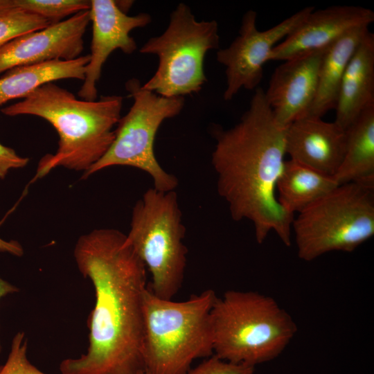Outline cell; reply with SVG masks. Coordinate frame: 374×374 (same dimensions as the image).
Wrapping results in <instances>:
<instances>
[{
  "label": "cell",
  "instance_id": "29",
  "mask_svg": "<svg viewBox=\"0 0 374 374\" xmlns=\"http://www.w3.org/2000/svg\"><path fill=\"white\" fill-rule=\"evenodd\" d=\"M136 374H149V373L145 370H141L137 372Z\"/></svg>",
  "mask_w": 374,
  "mask_h": 374
},
{
  "label": "cell",
  "instance_id": "27",
  "mask_svg": "<svg viewBox=\"0 0 374 374\" xmlns=\"http://www.w3.org/2000/svg\"><path fill=\"white\" fill-rule=\"evenodd\" d=\"M19 288L0 276V301L5 296L17 293ZM1 352V344L0 340V354Z\"/></svg>",
  "mask_w": 374,
  "mask_h": 374
},
{
  "label": "cell",
  "instance_id": "12",
  "mask_svg": "<svg viewBox=\"0 0 374 374\" xmlns=\"http://www.w3.org/2000/svg\"><path fill=\"white\" fill-rule=\"evenodd\" d=\"M89 23V10L82 11L12 39L0 48V74L18 66L81 56L83 37Z\"/></svg>",
  "mask_w": 374,
  "mask_h": 374
},
{
  "label": "cell",
  "instance_id": "25",
  "mask_svg": "<svg viewBox=\"0 0 374 374\" xmlns=\"http://www.w3.org/2000/svg\"><path fill=\"white\" fill-rule=\"evenodd\" d=\"M28 157L19 155L13 149L0 143V179H4L11 170L24 168Z\"/></svg>",
  "mask_w": 374,
  "mask_h": 374
},
{
  "label": "cell",
  "instance_id": "26",
  "mask_svg": "<svg viewBox=\"0 0 374 374\" xmlns=\"http://www.w3.org/2000/svg\"><path fill=\"white\" fill-rule=\"evenodd\" d=\"M0 253H6L17 257L24 255V251L21 244L17 240H6L0 238Z\"/></svg>",
  "mask_w": 374,
  "mask_h": 374
},
{
  "label": "cell",
  "instance_id": "9",
  "mask_svg": "<svg viewBox=\"0 0 374 374\" xmlns=\"http://www.w3.org/2000/svg\"><path fill=\"white\" fill-rule=\"evenodd\" d=\"M125 88L134 100L133 105L119 119L114 130V139L107 152L82 173V179L109 167L130 166L148 173L154 189L162 192L175 190L178 179L161 166L154 154V143L161 123L181 112L185 99L165 97L146 90L136 78L127 80Z\"/></svg>",
  "mask_w": 374,
  "mask_h": 374
},
{
  "label": "cell",
  "instance_id": "10",
  "mask_svg": "<svg viewBox=\"0 0 374 374\" xmlns=\"http://www.w3.org/2000/svg\"><path fill=\"white\" fill-rule=\"evenodd\" d=\"M314 10L312 6L303 8L265 30L258 29L256 11L249 10L243 15L238 35L228 47L217 52V62L225 66V100H231L242 88H258L273 48Z\"/></svg>",
  "mask_w": 374,
  "mask_h": 374
},
{
  "label": "cell",
  "instance_id": "30",
  "mask_svg": "<svg viewBox=\"0 0 374 374\" xmlns=\"http://www.w3.org/2000/svg\"><path fill=\"white\" fill-rule=\"evenodd\" d=\"M1 366H0V369H1Z\"/></svg>",
  "mask_w": 374,
  "mask_h": 374
},
{
  "label": "cell",
  "instance_id": "1",
  "mask_svg": "<svg viewBox=\"0 0 374 374\" xmlns=\"http://www.w3.org/2000/svg\"><path fill=\"white\" fill-rule=\"evenodd\" d=\"M114 229L82 235L73 256L92 283L95 304L88 319L86 353L63 359L61 374H136L144 370L141 345L146 267Z\"/></svg>",
  "mask_w": 374,
  "mask_h": 374
},
{
  "label": "cell",
  "instance_id": "28",
  "mask_svg": "<svg viewBox=\"0 0 374 374\" xmlns=\"http://www.w3.org/2000/svg\"><path fill=\"white\" fill-rule=\"evenodd\" d=\"M16 7L15 0H0V17L10 12Z\"/></svg>",
  "mask_w": 374,
  "mask_h": 374
},
{
  "label": "cell",
  "instance_id": "24",
  "mask_svg": "<svg viewBox=\"0 0 374 374\" xmlns=\"http://www.w3.org/2000/svg\"><path fill=\"white\" fill-rule=\"evenodd\" d=\"M255 367L229 362L213 355L186 374H254Z\"/></svg>",
  "mask_w": 374,
  "mask_h": 374
},
{
  "label": "cell",
  "instance_id": "8",
  "mask_svg": "<svg viewBox=\"0 0 374 374\" xmlns=\"http://www.w3.org/2000/svg\"><path fill=\"white\" fill-rule=\"evenodd\" d=\"M219 45L217 21H198L188 6L179 3L170 14L166 30L150 38L139 50L159 59L157 71L142 87L165 97L199 92L207 81L205 55Z\"/></svg>",
  "mask_w": 374,
  "mask_h": 374
},
{
  "label": "cell",
  "instance_id": "11",
  "mask_svg": "<svg viewBox=\"0 0 374 374\" xmlns=\"http://www.w3.org/2000/svg\"><path fill=\"white\" fill-rule=\"evenodd\" d=\"M89 12L92 24L91 52L78 95L82 100L93 101L97 100V82L110 54L116 49L126 54L134 53L137 45L130 32L148 25L152 18L148 13L129 16L114 0H91Z\"/></svg>",
  "mask_w": 374,
  "mask_h": 374
},
{
  "label": "cell",
  "instance_id": "2",
  "mask_svg": "<svg viewBox=\"0 0 374 374\" xmlns=\"http://www.w3.org/2000/svg\"><path fill=\"white\" fill-rule=\"evenodd\" d=\"M264 91L255 89L248 109L233 127L214 126L211 162L217 193L227 202L233 220L251 221L258 244L273 231L290 247L294 217L276 195L286 154L287 127L275 119Z\"/></svg>",
  "mask_w": 374,
  "mask_h": 374
},
{
  "label": "cell",
  "instance_id": "15",
  "mask_svg": "<svg viewBox=\"0 0 374 374\" xmlns=\"http://www.w3.org/2000/svg\"><path fill=\"white\" fill-rule=\"evenodd\" d=\"M346 130L335 122L306 116L287 126L285 154L290 159L334 177L345 153Z\"/></svg>",
  "mask_w": 374,
  "mask_h": 374
},
{
  "label": "cell",
  "instance_id": "21",
  "mask_svg": "<svg viewBox=\"0 0 374 374\" xmlns=\"http://www.w3.org/2000/svg\"><path fill=\"white\" fill-rule=\"evenodd\" d=\"M17 8L37 15L51 24L63 21L68 16L89 10L88 0H15Z\"/></svg>",
  "mask_w": 374,
  "mask_h": 374
},
{
  "label": "cell",
  "instance_id": "18",
  "mask_svg": "<svg viewBox=\"0 0 374 374\" xmlns=\"http://www.w3.org/2000/svg\"><path fill=\"white\" fill-rule=\"evenodd\" d=\"M346 150L334 175L339 185L357 183L374 188V106L364 111L346 130Z\"/></svg>",
  "mask_w": 374,
  "mask_h": 374
},
{
  "label": "cell",
  "instance_id": "5",
  "mask_svg": "<svg viewBox=\"0 0 374 374\" xmlns=\"http://www.w3.org/2000/svg\"><path fill=\"white\" fill-rule=\"evenodd\" d=\"M208 289L184 301L143 298L141 355L149 374H186L198 358L213 355L210 312L217 298Z\"/></svg>",
  "mask_w": 374,
  "mask_h": 374
},
{
  "label": "cell",
  "instance_id": "6",
  "mask_svg": "<svg viewBox=\"0 0 374 374\" xmlns=\"http://www.w3.org/2000/svg\"><path fill=\"white\" fill-rule=\"evenodd\" d=\"M175 190H147L134 204L126 243L151 274L148 285L157 296L172 299L181 287L188 249Z\"/></svg>",
  "mask_w": 374,
  "mask_h": 374
},
{
  "label": "cell",
  "instance_id": "14",
  "mask_svg": "<svg viewBox=\"0 0 374 374\" xmlns=\"http://www.w3.org/2000/svg\"><path fill=\"white\" fill-rule=\"evenodd\" d=\"M323 51L283 61L272 73L265 97L280 125L287 127L308 115L316 95Z\"/></svg>",
  "mask_w": 374,
  "mask_h": 374
},
{
  "label": "cell",
  "instance_id": "13",
  "mask_svg": "<svg viewBox=\"0 0 374 374\" xmlns=\"http://www.w3.org/2000/svg\"><path fill=\"white\" fill-rule=\"evenodd\" d=\"M373 21L374 12L362 6H333L314 10L273 48L269 61H285L323 51L353 30L368 27Z\"/></svg>",
  "mask_w": 374,
  "mask_h": 374
},
{
  "label": "cell",
  "instance_id": "23",
  "mask_svg": "<svg viewBox=\"0 0 374 374\" xmlns=\"http://www.w3.org/2000/svg\"><path fill=\"white\" fill-rule=\"evenodd\" d=\"M27 351L26 333L18 331L12 339L10 351L6 363L1 365L0 374H46L29 361Z\"/></svg>",
  "mask_w": 374,
  "mask_h": 374
},
{
  "label": "cell",
  "instance_id": "3",
  "mask_svg": "<svg viewBox=\"0 0 374 374\" xmlns=\"http://www.w3.org/2000/svg\"><path fill=\"white\" fill-rule=\"evenodd\" d=\"M122 105L121 96H102L93 101L80 100L69 90L48 82L1 112L8 116L39 117L57 132V149L54 154L41 159L35 175L39 178L56 167L83 173L89 170L111 146Z\"/></svg>",
  "mask_w": 374,
  "mask_h": 374
},
{
  "label": "cell",
  "instance_id": "19",
  "mask_svg": "<svg viewBox=\"0 0 374 374\" xmlns=\"http://www.w3.org/2000/svg\"><path fill=\"white\" fill-rule=\"evenodd\" d=\"M368 27L348 33L324 50L319 69L316 95L307 116L322 118L335 109L344 74Z\"/></svg>",
  "mask_w": 374,
  "mask_h": 374
},
{
  "label": "cell",
  "instance_id": "16",
  "mask_svg": "<svg viewBox=\"0 0 374 374\" xmlns=\"http://www.w3.org/2000/svg\"><path fill=\"white\" fill-rule=\"evenodd\" d=\"M374 106V34L368 31L352 56L341 82L335 122L346 130Z\"/></svg>",
  "mask_w": 374,
  "mask_h": 374
},
{
  "label": "cell",
  "instance_id": "22",
  "mask_svg": "<svg viewBox=\"0 0 374 374\" xmlns=\"http://www.w3.org/2000/svg\"><path fill=\"white\" fill-rule=\"evenodd\" d=\"M51 24L37 15L15 8L0 17V48L23 34L44 28Z\"/></svg>",
  "mask_w": 374,
  "mask_h": 374
},
{
  "label": "cell",
  "instance_id": "17",
  "mask_svg": "<svg viewBox=\"0 0 374 374\" xmlns=\"http://www.w3.org/2000/svg\"><path fill=\"white\" fill-rule=\"evenodd\" d=\"M89 61L88 54L71 60H52L6 71L0 78V107L10 100L24 98L46 83L69 78L84 80Z\"/></svg>",
  "mask_w": 374,
  "mask_h": 374
},
{
  "label": "cell",
  "instance_id": "7",
  "mask_svg": "<svg viewBox=\"0 0 374 374\" xmlns=\"http://www.w3.org/2000/svg\"><path fill=\"white\" fill-rule=\"evenodd\" d=\"M292 229L303 260L330 251L352 252L374 235L373 189L357 183L339 185L299 213Z\"/></svg>",
  "mask_w": 374,
  "mask_h": 374
},
{
  "label": "cell",
  "instance_id": "4",
  "mask_svg": "<svg viewBox=\"0 0 374 374\" xmlns=\"http://www.w3.org/2000/svg\"><path fill=\"white\" fill-rule=\"evenodd\" d=\"M213 355L255 367L278 357L297 332L290 314L271 296L228 290L210 312Z\"/></svg>",
  "mask_w": 374,
  "mask_h": 374
},
{
  "label": "cell",
  "instance_id": "20",
  "mask_svg": "<svg viewBox=\"0 0 374 374\" xmlns=\"http://www.w3.org/2000/svg\"><path fill=\"white\" fill-rule=\"evenodd\" d=\"M338 186L333 177L290 159L285 161L277 181V200L285 211L294 215Z\"/></svg>",
  "mask_w": 374,
  "mask_h": 374
}]
</instances>
